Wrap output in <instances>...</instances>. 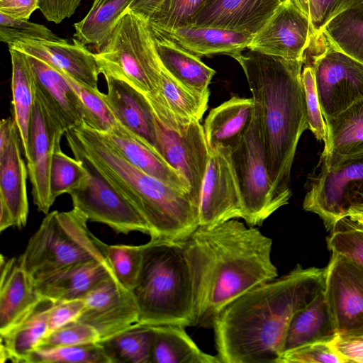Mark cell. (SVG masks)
I'll use <instances>...</instances> for the list:
<instances>
[{
  "instance_id": "1",
  "label": "cell",
  "mask_w": 363,
  "mask_h": 363,
  "mask_svg": "<svg viewBox=\"0 0 363 363\" xmlns=\"http://www.w3.org/2000/svg\"><path fill=\"white\" fill-rule=\"evenodd\" d=\"M325 272L297 264L226 306L212 327L220 363H279L292 318L324 291Z\"/></svg>"
},
{
  "instance_id": "2",
  "label": "cell",
  "mask_w": 363,
  "mask_h": 363,
  "mask_svg": "<svg viewBox=\"0 0 363 363\" xmlns=\"http://www.w3.org/2000/svg\"><path fill=\"white\" fill-rule=\"evenodd\" d=\"M194 296L195 326L212 328L234 300L278 277L272 240L255 228L231 219L199 226L185 240Z\"/></svg>"
},
{
  "instance_id": "3",
  "label": "cell",
  "mask_w": 363,
  "mask_h": 363,
  "mask_svg": "<svg viewBox=\"0 0 363 363\" xmlns=\"http://www.w3.org/2000/svg\"><path fill=\"white\" fill-rule=\"evenodd\" d=\"M247 79L259 119L269 176L281 207L291 196V170L298 140L308 128L301 81L305 60L250 50L233 57Z\"/></svg>"
},
{
  "instance_id": "4",
  "label": "cell",
  "mask_w": 363,
  "mask_h": 363,
  "mask_svg": "<svg viewBox=\"0 0 363 363\" xmlns=\"http://www.w3.org/2000/svg\"><path fill=\"white\" fill-rule=\"evenodd\" d=\"M89 160L147 223L150 238L181 241L199 227V205L128 162L106 135L86 125L72 129Z\"/></svg>"
},
{
  "instance_id": "5",
  "label": "cell",
  "mask_w": 363,
  "mask_h": 363,
  "mask_svg": "<svg viewBox=\"0 0 363 363\" xmlns=\"http://www.w3.org/2000/svg\"><path fill=\"white\" fill-rule=\"evenodd\" d=\"M140 271L132 293L138 323L195 326L193 287L185 240L150 238L142 245Z\"/></svg>"
},
{
  "instance_id": "6",
  "label": "cell",
  "mask_w": 363,
  "mask_h": 363,
  "mask_svg": "<svg viewBox=\"0 0 363 363\" xmlns=\"http://www.w3.org/2000/svg\"><path fill=\"white\" fill-rule=\"evenodd\" d=\"M79 211H54L46 214L18 258L33 281L68 266L87 261L108 262V245L87 227Z\"/></svg>"
},
{
  "instance_id": "7",
  "label": "cell",
  "mask_w": 363,
  "mask_h": 363,
  "mask_svg": "<svg viewBox=\"0 0 363 363\" xmlns=\"http://www.w3.org/2000/svg\"><path fill=\"white\" fill-rule=\"evenodd\" d=\"M99 72L121 79L145 95L157 92L162 65L148 20L127 9L95 53Z\"/></svg>"
},
{
  "instance_id": "8",
  "label": "cell",
  "mask_w": 363,
  "mask_h": 363,
  "mask_svg": "<svg viewBox=\"0 0 363 363\" xmlns=\"http://www.w3.org/2000/svg\"><path fill=\"white\" fill-rule=\"evenodd\" d=\"M65 135L74 158L84 164L88 173L85 182L69 194L73 208L88 220L105 224L118 233L138 231L150 235L145 219L89 160L72 130Z\"/></svg>"
},
{
  "instance_id": "9",
  "label": "cell",
  "mask_w": 363,
  "mask_h": 363,
  "mask_svg": "<svg viewBox=\"0 0 363 363\" xmlns=\"http://www.w3.org/2000/svg\"><path fill=\"white\" fill-rule=\"evenodd\" d=\"M232 160L241 194L242 218L249 226H260L281 206L269 176L255 104L248 127L232 147Z\"/></svg>"
},
{
  "instance_id": "10",
  "label": "cell",
  "mask_w": 363,
  "mask_h": 363,
  "mask_svg": "<svg viewBox=\"0 0 363 363\" xmlns=\"http://www.w3.org/2000/svg\"><path fill=\"white\" fill-rule=\"evenodd\" d=\"M363 202V151L330 167L321 166L306 193L303 208L319 216L332 230L353 205Z\"/></svg>"
},
{
  "instance_id": "11",
  "label": "cell",
  "mask_w": 363,
  "mask_h": 363,
  "mask_svg": "<svg viewBox=\"0 0 363 363\" xmlns=\"http://www.w3.org/2000/svg\"><path fill=\"white\" fill-rule=\"evenodd\" d=\"M313 55L311 67L320 106L326 119L363 99V64L333 48Z\"/></svg>"
},
{
  "instance_id": "12",
  "label": "cell",
  "mask_w": 363,
  "mask_h": 363,
  "mask_svg": "<svg viewBox=\"0 0 363 363\" xmlns=\"http://www.w3.org/2000/svg\"><path fill=\"white\" fill-rule=\"evenodd\" d=\"M242 203L232 160V148L210 149L199 206V226L214 227L231 219L242 218Z\"/></svg>"
},
{
  "instance_id": "13",
  "label": "cell",
  "mask_w": 363,
  "mask_h": 363,
  "mask_svg": "<svg viewBox=\"0 0 363 363\" xmlns=\"http://www.w3.org/2000/svg\"><path fill=\"white\" fill-rule=\"evenodd\" d=\"M324 295L338 335H363V267L332 252Z\"/></svg>"
},
{
  "instance_id": "14",
  "label": "cell",
  "mask_w": 363,
  "mask_h": 363,
  "mask_svg": "<svg viewBox=\"0 0 363 363\" xmlns=\"http://www.w3.org/2000/svg\"><path fill=\"white\" fill-rule=\"evenodd\" d=\"M66 131L36 91L29 131L27 169L33 201L38 210L48 214L52 206L50 172L55 152L60 148Z\"/></svg>"
},
{
  "instance_id": "15",
  "label": "cell",
  "mask_w": 363,
  "mask_h": 363,
  "mask_svg": "<svg viewBox=\"0 0 363 363\" xmlns=\"http://www.w3.org/2000/svg\"><path fill=\"white\" fill-rule=\"evenodd\" d=\"M313 36L310 18L295 0H286L253 36L247 49L286 60H305Z\"/></svg>"
},
{
  "instance_id": "16",
  "label": "cell",
  "mask_w": 363,
  "mask_h": 363,
  "mask_svg": "<svg viewBox=\"0 0 363 363\" xmlns=\"http://www.w3.org/2000/svg\"><path fill=\"white\" fill-rule=\"evenodd\" d=\"M156 121L159 154L188 182L189 194L199 206L210 154L203 126L200 121H193L177 132Z\"/></svg>"
},
{
  "instance_id": "17",
  "label": "cell",
  "mask_w": 363,
  "mask_h": 363,
  "mask_svg": "<svg viewBox=\"0 0 363 363\" xmlns=\"http://www.w3.org/2000/svg\"><path fill=\"white\" fill-rule=\"evenodd\" d=\"M84 308L77 320L93 327L100 341L138 323L139 310L131 291L111 277L84 298Z\"/></svg>"
},
{
  "instance_id": "18",
  "label": "cell",
  "mask_w": 363,
  "mask_h": 363,
  "mask_svg": "<svg viewBox=\"0 0 363 363\" xmlns=\"http://www.w3.org/2000/svg\"><path fill=\"white\" fill-rule=\"evenodd\" d=\"M9 48L40 59L79 83L99 89L100 72L95 53L75 38L71 43L64 39L18 41Z\"/></svg>"
},
{
  "instance_id": "19",
  "label": "cell",
  "mask_w": 363,
  "mask_h": 363,
  "mask_svg": "<svg viewBox=\"0 0 363 363\" xmlns=\"http://www.w3.org/2000/svg\"><path fill=\"white\" fill-rule=\"evenodd\" d=\"M21 140L16 130L6 150L0 152V231L27 223L29 212L26 180L28 169L21 156Z\"/></svg>"
},
{
  "instance_id": "20",
  "label": "cell",
  "mask_w": 363,
  "mask_h": 363,
  "mask_svg": "<svg viewBox=\"0 0 363 363\" xmlns=\"http://www.w3.org/2000/svg\"><path fill=\"white\" fill-rule=\"evenodd\" d=\"M281 0H207L190 26L245 32L255 35Z\"/></svg>"
},
{
  "instance_id": "21",
  "label": "cell",
  "mask_w": 363,
  "mask_h": 363,
  "mask_svg": "<svg viewBox=\"0 0 363 363\" xmlns=\"http://www.w3.org/2000/svg\"><path fill=\"white\" fill-rule=\"evenodd\" d=\"M104 77L103 97L116 119L159 154L156 118L146 96L121 79Z\"/></svg>"
},
{
  "instance_id": "22",
  "label": "cell",
  "mask_w": 363,
  "mask_h": 363,
  "mask_svg": "<svg viewBox=\"0 0 363 363\" xmlns=\"http://www.w3.org/2000/svg\"><path fill=\"white\" fill-rule=\"evenodd\" d=\"M27 56L35 75L37 93L65 130L82 125V103L65 77L44 61Z\"/></svg>"
},
{
  "instance_id": "23",
  "label": "cell",
  "mask_w": 363,
  "mask_h": 363,
  "mask_svg": "<svg viewBox=\"0 0 363 363\" xmlns=\"http://www.w3.org/2000/svg\"><path fill=\"white\" fill-rule=\"evenodd\" d=\"M111 277H114V275L109 263L92 260L55 271L34 283L42 297L60 301L83 298L94 288Z\"/></svg>"
},
{
  "instance_id": "24",
  "label": "cell",
  "mask_w": 363,
  "mask_h": 363,
  "mask_svg": "<svg viewBox=\"0 0 363 363\" xmlns=\"http://www.w3.org/2000/svg\"><path fill=\"white\" fill-rule=\"evenodd\" d=\"M1 257L0 334H3L20 322L42 296L18 259L4 260Z\"/></svg>"
},
{
  "instance_id": "25",
  "label": "cell",
  "mask_w": 363,
  "mask_h": 363,
  "mask_svg": "<svg viewBox=\"0 0 363 363\" xmlns=\"http://www.w3.org/2000/svg\"><path fill=\"white\" fill-rule=\"evenodd\" d=\"M103 133L128 162L165 184L189 193V184L180 172L118 121Z\"/></svg>"
},
{
  "instance_id": "26",
  "label": "cell",
  "mask_w": 363,
  "mask_h": 363,
  "mask_svg": "<svg viewBox=\"0 0 363 363\" xmlns=\"http://www.w3.org/2000/svg\"><path fill=\"white\" fill-rule=\"evenodd\" d=\"M153 33L172 40L199 57L213 55H228L233 57L247 49L254 36L245 32L196 26Z\"/></svg>"
},
{
  "instance_id": "27",
  "label": "cell",
  "mask_w": 363,
  "mask_h": 363,
  "mask_svg": "<svg viewBox=\"0 0 363 363\" xmlns=\"http://www.w3.org/2000/svg\"><path fill=\"white\" fill-rule=\"evenodd\" d=\"M326 140L321 155L323 167L363 151V99L325 119Z\"/></svg>"
},
{
  "instance_id": "28",
  "label": "cell",
  "mask_w": 363,
  "mask_h": 363,
  "mask_svg": "<svg viewBox=\"0 0 363 363\" xmlns=\"http://www.w3.org/2000/svg\"><path fill=\"white\" fill-rule=\"evenodd\" d=\"M253 111L252 98L237 96L211 109L203 125L209 149L217 146L232 148L248 127Z\"/></svg>"
},
{
  "instance_id": "29",
  "label": "cell",
  "mask_w": 363,
  "mask_h": 363,
  "mask_svg": "<svg viewBox=\"0 0 363 363\" xmlns=\"http://www.w3.org/2000/svg\"><path fill=\"white\" fill-rule=\"evenodd\" d=\"M155 36L157 52L165 70L191 91L200 94H210L208 86L216 71L203 63L199 57L172 40L155 34Z\"/></svg>"
},
{
  "instance_id": "30",
  "label": "cell",
  "mask_w": 363,
  "mask_h": 363,
  "mask_svg": "<svg viewBox=\"0 0 363 363\" xmlns=\"http://www.w3.org/2000/svg\"><path fill=\"white\" fill-rule=\"evenodd\" d=\"M55 301L42 297L35 307L16 325L0 334L1 362L10 359L25 362L28 354L37 348L48 334V313Z\"/></svg>"
},
{
  "instance_id": "31",
  "label": "cell",
  "mask_w": 363,
  "mask_h": 363,
  "mask_svg": "<svg viewBox=\"0 0 363 363\" xmlns=\"http://www.w3.org/2000/svg\"><path fill=\"white\" fill-rule=\"evenodd\" d=\"M9 49L12 65L13 118L28 162L30 125L36 95L35 78L27 55L12 48Z\"/></svg>"
},
{
  "instance_id": "32",
  "label": "cell",
  "mask_w": 363,
  "mask_h": 363,
  "mask_svg": "<svg viewBox=\"0 0 363 363\" xmlns=\"http://www.w3.org/2000/svg\"><path fill=\"white\" fill-rule=\"evenodd\" d=\"M337 335L323 291L292 318L284 353L310 343L331 342Z\"/></svg>"
},
{
  "instance_id": "33",
  "label": "cell",
  "mask_w": 363,
  "mask_h": 363,
  "mask_svg": "<svg viewBox=\"0 0 363 363\" xmlns=\"http://www.w3.org/2000/svg\"><path fill=\"white\" fill-rule=\"evenodd\" d=\"M153 339L150 363H220L217 356L203 352L189 337L185 327L151 325Z\"/></svg>"
},
{
  "instance_id": "34",
  "label": "cell",
  "mask_w": 363,
  "mask_h": 363,
  "mask_svg": "<svg viewBox=\"0 0 363 363\" xmlns=\"http://www.w3.org/2000/svg\"><path fill=\"white\" fill-rule=\"evenodd\" d=\"M182 124L200 121L208 108L210 94H200L174 79L162 67L156 93L145 95Z\"/></svg>"
},
{
  "instance_id": "35",
  "label": "cell",
  "mask_w": 363,
  "mask_h": 363,
  "mask_svg": "<svg viewBox=\"0 0 363 363\" xmlns=\"http://www.w3.org/2000/svg\"><path fill=\"white\" fill-rule=\"evenodd\" d=\"M133 0H94L87 14L74 24V37L83 45H94L99 50Z\"/></svg>"
},
{
  "instance_id": "36",
  "label": "cell",
  "mask_w": 363,
  "mask_h": 363,
  "mask_svg": "<svg viewBox=\"0 0 363 363\" xmlns=\"http://www.w3.org/2000/svg\"><path fill=\"white\" fill-rule=\"evenodd\" d=\"M152 339V327L137 323L99 343L110 363H150Z\"/></svg>"
},
{
  "instance_id": "37",
  "label": "cell",
  "mask_w": 363,
  "mask_h": 363,
  "mask_svg": "<svg viewBox=\"0 0 363 363\" xmlns=\"http://www.w3.org/2000/svg\"><path fill=\"white\" fill-rule=\"evenodd\" d=\"M320 36L363 64V4L334 17L323 28Z\"/></svg>"
},
{
  "instance_id": "38",
  "label": "cell",
  "mask_w": 363,
  "mask_h": 363,
  "mask_svg": "<svg viewBox=\"0 0 363 363\" xmlns=\"http://www.w3.org/2000/svg\"><path fill=\"white\" fill-rule=\"evenodd\" d=\"M110 363L99 342L36 348L27 357L24 363Z\"/></svg>"
},
{
  "instance_id": "39",
  "label": "cell",
  "mask_w": 363,
  "mask_h": 363,
  "mask_svg": "<svg viewBox=\"0 0 363 363\" xmlns=\"http://www.w3.org/2000/svg\"><path fill=\"white\" fill-rule=\"evenodd\" d=\"M84 164L76 158L57 149L52 157L50 172V194L52 203L60 195L69 194L79 187L87 178Z\"/></svg>"
},
{
  "instance_id": "40",
  "label": "cell",
  "mask_w": 363,
  "mask_h": 363,
  "mask_svg": "<svg viewBox=\"0 0 363 363\" xmlns=\"http://www.w3.org/2000/svg\"><path fill=\"white\" fill-rule=\"evenodd\" d=\"M207 0H163L148 18L153 31L167 32L191 25Z\"/></svg>"
},
{
  "instance_id": "41",
  "label": "cell",
  "mask_w": 363,
  "mask_h": 363,
  "mask_svg": "<svg viewBox=\"0 0 363 363\" xmlns=\"http://www.w3.org/2000/svg\"><path fill=\"white\" fill-rule=\"evenodd\" d=\"M61 74L81 99L84 113V124L93 130L108 133L118 121L106 103L103 93L99 89L83 85L69 76Z\"/></svg>"
},
{
  "instance_id": "42",
  "label": "cell",
  "mask_w": 363,
  "mask_h": 363,
  "mask_svg": "<svg viewBox=\"0 0 363 363\" xmlns=\"http://www.w3.org/2000/svg\"><path fill=\"white\" fill-rule=\"evenodd\" d=\"M330 233L328 248L363 267V224L345 216Z\"/></svg>"
},
{
  "instance_id": "43",
  "label": "cell",
  "mask_w": 363,
  "mask_h": 363,
  "mask_svg": "<svg viewBox=\"0 0 363 363\" xmlns=\"http://www.w3.org/2000/svg\"><path fill=\"white\" fill-rule=\"evenodd\" d=\"M142 245H108L107 259L116 281L132 291L142 264Z\"/></svg>"
},
{
  "instance_id": "44",
  "label": "cell",
  "mask_w": 363,
  "mask_h": 363,
  "mask_svg": "<svg viewBox=\"0 0 363 363\" xmlns=\"http://www.w3.org/2000/svg\"><path fill=\"white\" fill-rule=\"evenodd\" d=\"M52 30L25 18H15L0 12V40L9 45L26 40H59Z\"/></svg>"
},
{
  "instance_id": "45",
  "label": "cell",
  "mask_w": 363,
  "mask_h": 363,
  "mask_svg": "<svg viewBox=\"0 0 363 363\" xmlns=\"http://www.w3.org/2000/svg\"><path fill=\"white\" fill-rule=\"evenodd\" d=\"M99 341V335L93 327L76 320L48 333L40 340L37 348L77 345Z\"/></svg>"
},
{
  "instance_id": "46",
  "label": "cell",
  "mask_w": 363,
  "mask_h": 363,
  "mask_svg": "<svg viewBox=\"0 0 363 363\" xmlns=\"http://www.w3.org/2000/svg\"><path fill=\"white\" fill-rule=\"evenodd\" d=\"M279 363H349L331 342L307 344L283 354Z\"/></svg>"
},
{
  "instance_id": "47",
  "label": "cell",
  "mask_w": 363,
  "mask_h": 363,
  "mask_svg": "<svg viewBox=\"0 0 363 363\" xmlns=\"http://www.w3.org/2000/svg\"><path fill=\"white\" fill-rule=\"evenodd\" d=\"M301 81L305 96L308 129L318 140H326V125L320 106L313 71L311 65L303 67Z\"/></svg>"
},
{
  "instance_id": "48",
  "label": "cell",
  "mask_w": 363,
  "mask_h": 363,
  "mask_svg": "<svg viewBox=\"0 0 363 363\" xmlns=\"http://www.w3.org/2000/svg\"><path fill=\"white\" fill-rule=\"evenodd\" d=\"M310 21L313 28V41L319 40L323 28L340 13L363 4V0H308Z\"/></svg>"
},
{
  "instance_id": "49",
  "label": "cell",
  "mask_w": 363,
  "mask_h": 363,
  "mask_svg": "<svg viewBox=\"0 0 363 363\" xmlns=\"http://www.w3.org/2000/svg\"><path fill=\"white\" fill-rule=\"evenodd\" d=\"M84 308L83 298L55 301L48 313V333L77 320Z\"/></svg>"
},
{
  "instance_id": "50",
  "label": "cell",
  "mask_w": 363,
  "mask_h": 363,
  "mask_svg": "<svg viewBox=\"0 0 363 363\" xmlns=\"http://www.w3.org/2000/svg\"><path fill=\"white\" fill-rule=\"evenodd\" d=\"M81 1L38 0V9L48 21L60 23L74 13Z\"/></svg>"
},
{
  "instance_id": "51",
  "label": "cell",
  "mask_w": 363,
  "mask_h": 363,
  "mask_svg": "<svg viewBox=\"0 0 363 363\" xmlns=\"http://www.w3.org/2000/svg\"><path fill=\"white\" fill-rule=\"evenodd\" d=\"M331 343L349 363H363V335L337 334Z\"/></svg>"
},
{
  "instance_id": "52",
  "label": "cell",
  "mask_w": 363,
  "mask_h": 363,
  "mask_svg": "<svg viewBox=\"0 0 363 363\" xmlns=\"http://www.w3.org/2000/svg\"><path fill=\"white\" fill-rule=\"evenodd\" d=\"M38 9V0H0V12L15 18L29 19Z\"/></svg>"
},
{
  "instance_id": "53",
  "label": "cell",
  "mask_w": 363,
  "mask_h": 363,
  "mask_svg": "<svg viewBox=\"0 0 363 363\" xmlns=\"http://www.w3.org/2000/svg\"><path fill=\"white\" fill-rule=\"evenodd\" d=\"M163 0H133L128 9L148 20L150 16Z\"/></svg>"
},
{
  "instance_id": "54",
  "label": "cell",
  "mask_w": 363,
  "mask_h": 363,
  "mask_svg": "<svg viewBox=\"0 0 363 363\" xmlns=\"http://www.w3.org/2000/svg\"><path fill=\"white\" fill-rule=\"evenodd\" d=\"M345 216L363 224V202L352 206Z\"/></svg>"
},
{
  "instance_id": "55",
  "label": "cell",
  "mask_w": 363,
  "mask_h": 363,
  "mask_svg": "<svg viewBox=\"0 0 363 363\" xmlns=\"http://www.w3.org/2000/svg\"><path fill=\"white\" fill-rule=\"evenodd\" d=\"M295 1L301 11L310 18L308 0H295Z\"/></svg>"
},
{
  "instance_id": "56",
  "label": "cell",
  "mask_w": 363,
  "mask_h": 363,
  "mask_svg": "<svg viewBox=\"0 0 363 363\" xmlns=\"http://www.w3.org/2000/svg\"><path fill=\"white\" fill-rule=\"evenodd\" d=\"M282 1H285L286 0H281Z\"/></svg>"
}]
</instances>
